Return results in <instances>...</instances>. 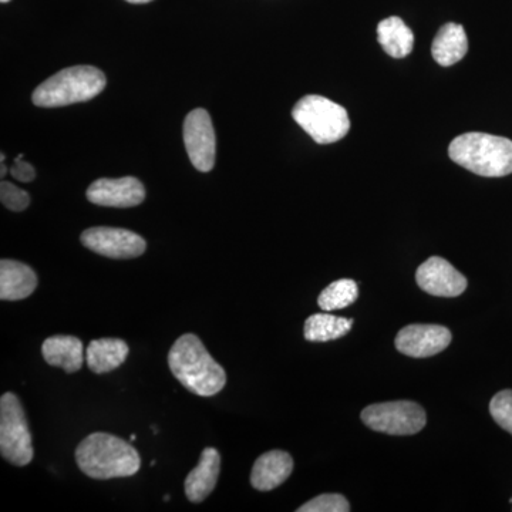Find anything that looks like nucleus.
I'll use <instances>...</instances> for the list:
<instances>
[{
  "mask_svg": "<svg viewBox=\"0 0 512 512\" xmlns=\"http://www.w3.org/2000/svg\"><path fill=\"white\" fill-rule=\"evenodd\" d=\"M168 366L188 392L201 397L215 396L227 384L224 367L215 362L198 336L185 333L168 353Z\"/></svg>",
  "mask_w": 512,
  "mask_h": 512,
  "instance_id": "1",
  "label": "nucleus"
},
{
  "mask_svg": "<svg viewBox=\"0 0 512 512\" xmlns=\"http://www.w3.org/2000/svg\"><path fill=\"white\" fill-rule=\"evenodd\" d=\"M77 466L94 480L131 477L141 467L136 448L109 433H93L76 448Z\"/></svg>",
  "mask_w": 512,
  "mask_h": 512,
  "instance_id": "2",
  "label": "nucleus"
},
{
  "mask_svg": "<svg viewBox=\"0 0 512 512\" xmlns=\"http://www.w3.org/2000/svg\"><path fill=\"white\" fill-rule=\"evenodd\" d=\"M448 156L480 177L498 178L512 174V141L485 133H467L451 141Z\"/></svg>",
  "mask_w": 512,
  "mask_h": 512,
  "instance_id": "3",
  "label": "nucleus"
},
{
  "mask_svg": "<svg viewBox=\"0 0 512 512\" xmlns=\"http://www.w3.org/2000/svg\"><path fill=\"white\" fill-rule=\"evenodd\" d=\"M106 84V76L96 67H69L40 84L33 92L32 101L45 109L70 106L99 96Z\"/></svg>",
  "mask_w": 512,
  "mask_h": 512,
  "instance_id": "4",
  "label": "nucleus"
},
{
  "mask_svg": "<svg viewBox=\"0 0 512 512\" xmlns=\"http://www.w3.org/2000/svg\"><path fill=\"white\" fill-rule=\"evenodd\" d=\"M292 117L318 144L336 143L350 130L345 107L318 94L299 100L293 107Z\"/></svg>",
  "mask_w": 512,
  "mask_h": 512,
  "instance_id": "5",
  "label": "nucleus"
},
{
  "mask_svg": "<svg viewBox=\"0 0 512 512\" xmlns=\"http://www.w3.org/2000/svg\"><path fill=\"white\" fill-rule=\"evenodd\" d=\"M0 453L18 467L28 466L35 456L28 419L15 393H5L0 399Z\"/></svg>",
  "mask_w": 512,
  "mask_h": 512,
  "instance_id": "6",
  "label": "nucleus"
},
{
  "mask_svg": "<svg viewBox=\"0 0 512 512\" xmlns=\"http://www.w3.org/2000/svg\"><path fill=\"white\" fill-rule=\"evenodd\" d=\"M360 417L369 429L390 436H413L420 433L427 423L423 407L409 400L372 404L363 410Z\"/></svg>",
  "mask_w": 512,
  "mask_h": 512,
  "instance_id": "7",
  "label": "nucleus"
},
{
  "mask_svg": "<svg viewBox=\"0 0 512 512\" xmlns=\"http://www.w3.org/2000/svg\"><path fill=\"white\" fill-rule=\"evenodd\" d=\"M184 143L191 163L201 173H208L215 165L214 126L207 110H192L184 121Z\"/></svg>",
  "mask_w": 512,
  "mask_h": 512,
  "instance_id": "8",
  "label": "nucleus"
},
{
  "mask_svg": "<svg viewBox=\"0 0 512 512\" xmlns=\"http://www.w3.org/2000/svg\"><path fill=\"white\" fill-rule=\"evenodd\" d=\"M82 244L90 251L113 259H131L143 255L147 244L136 232L123 228L97 227L86 229Z\"/></svg>",
  "mask_w": 512,
  "mask_h": 512,
  "instance_id": "9",
  "label": "nucleus"
},
{
  "mask_svg": "<svg viewBox=\"0 0 512 512\" xmlns=\"http://www.w3.org/2000/svg\"><path fill=\"white\" fill-rule=\"evenodd\" d=\"M416 281L424 292L440 298H457L467 289L466 276L440 256H431L417 268Z\"/></svg>",
  "mask_w": 512,
  "mask_h": 512,
  "instance_id": "10",
  "label": "nucleus"
},
{
  "mask_svg": "<svg viewBox=\"0 0 512 512\" xmlns=\"http://www.w3.org/2000/svg\"><path fill=\"white\" fill-rule=\"evenodd\" d=\"M453 335L440 325H409L400 330L394 345L400 353L416 359L439 355L450 346Z\"/></svg>",
  "mask_w": 512,
  "mask_h": 512,
  "instance_id": "11",
  "label": "nucleus"
},
{
  "mask_svg": "<svg viewBox=\"0 0 512 512\" xmlns=\"http://www.w3.org/2000/svg\"><path fill=\"white\" fill-rule=\"evenodd\" d=\"M86 197L100 207L131 208L137 207L144 201L146 190L141 181L134 177L116 178V180L101 178L90 185Z\"/></svg>",
  "mask_w": 512,
  "mask_h": 512,
  "instance_id": "12",
  "label": "nucleus"
},
{
  "mask_svg": "<svg viewBox=\"0 0 512 512\" xmlns=\"http://www.w3.org/2000/svg\"><path fill=\"white\" fill-rule=\"evenodd\" d=\"M221 471V456L217 448L202 451L200 463L185 478V495L191 503H202L214 491Z\"/></svg>",
  "mask_w": 512,
  "mask_h": 512,
  "instance_id": "13",
  "label": "nucleus"
},
{
  "mask_svg": "<svg viewBox=\"0 0 512 512\" xmlns=\"http://www.w3.org/2000/svg\"><path fill=\"white\" fill-rule=\"evenodd\" d=\"M293 471L291 454L272 450L262 454L252 467L251 484L258 491H272L284 484Z\"/></svg>",
  "mask_w": 512,
  "mask_h": 512,
  "instance_id": "14",
  "label": "nucleus"
},
{
  "mask_svg": "<svg viewBox=\"0 0 512 512\" xmlns=\"http://www.w3.org/2000/svg\"><path fill=\"white\" fill-rule=\"evenodd\" d=\"M37 275L30 266L12 259L0 262V299L22 301L37 288Z\"/></svg>",
  "mask_w": 512,
  "mask_h": 512,
  "instance_id": "15",
  "label": "nucleus"
},
{
  "mask_svg": "<svg viewBox=\"0 0 512 512\" xmlns=\"http://www.w3.org/2000/svg\"><path fill=\"white\" fill-rule=\"evenodd\" d=\"M42 355L50 366L60 367L66 373H76L84 363L83 342L74 336H52L43 342Z\"/></svg>",
  "mask_w": 512,
  "mask_h": 512,
  "instance_id": "16",
  "label": "nucleus"
},
{
  "mask_svg": "<svg viewBox=\"0 0 512 512\" xmlns=\"http://www.w3.org/2000/svg\"><path fill=\"white\" fill-rule=\"evenodd\" d=\"M468 52V39L466 30L457 23H446L441 26L433 45H431V55L440 66H453L464 59Z\"/></svg>",
  "mask_w": 512,
  "mask_h": 512,
  "instance_id": "17",
  "label": "nucleus"
},
{
  "mask_svg": "<svg viewBox=\"0 0 512 512\" xmlns=\"http://www.w3.org/2000/svg\"><path fill=\"white\" fill-rule=\"evenodd\" d=\"M128 345L124 340L104 338L92 340L86 349V362L89 369L97 375L113 372L126 362Z\"/></svg>",
  "mask_w": 512,
  "mask_h": 512,
  "instance_id": "18",
  "label": "nucleus"
},
{
  "mask_svg": "<svg viewBox=\"0 0 512 512\" xmlns=\"http://www.w3.org/2000/svg\"><path fill=\"white\" fill-rule=\"evenodd\" d=\"M377 40L387 55L403 59L412 53L414 35L412 29L397 16L382 20L377 26Z\"/></svg>",
  "mask_w": 512,
  "mask_h": 512,
  "instance_id": "19",
  "label": "nucleus"
},
{
  "mask_svg": "<svg viewBox=\"0 0 512 512\" xmlns=\"http://www.w3.org/2000/svg\"><path fill=\"white\" fill-rule=\"evenodd\" d=\"M353 319L338 318L330 313H316L305 322V339L309 342H329L348 335Z\"/></svg>",
  "mask_w": 512,
  "mask_h": 512,
  "instance_id": "20",
  "label": "nucleus"
},
{
  "mask_svg": "<svg viewBox=\"0 0 512 512\" xmlns=\"http://www.w3.org/2000/svg\"><path fill=\"white\" fill-rule=\"evenodd\" d=\"M359 296V286L353 279H339L319 295L318 305L322 311L333 312L348 308L356 302Z\"/></svg>",
  "mask_w": 512,
  "mask_h": 512,
  "instance_id": "21",
  "label": "nucleus"
},
{
  "mask_svg": "<svg viewBox=\"0 0 512 512\" xmlns=\"http://www.w3.org/2000/svg\"><path fill=\"white\" fill-rule=\"evenodd\" d=\"M490 413L495 423L512 436V390L495 394L490 403Z\"/></svg>",
  "mask_w": 512,
  "mask_h": 512,
  "instance_id": "22",
  "label": "nucleus"
},
{
  "mask_svg": "<svg viewBox=\"0 0 512 512\" xmlns=\"http://www.w3.org/2000/svg\"><path fill=\"white\" fill-rule=\"evenodd\" d=\"M298 512H348L349 501L342 494H322L299 507Z\"/></svg>",
  "mask_w": 512,
  "mask_h": 512,
  "instance_id": "23",
  "label": "nucleus"
},
{
  "mask_svg": "<svg viewBox=\"0 0 512 512\" xmlns=\"http://www.w3.org/2000/svg\"><path fill=\"white\" fill-rule=\"evenodd\" d=\"M0 200L10 211L22 212L29 207L30 195L22 188L16 187L9 181H2L0 184Z\"/></svg>",
  "mask_w": 512,
  "mask_h": 512,
  "instance_id": "24",
  "label": "nucleus"
},
{
  "mask_svg": "<svg viewBox=\"0 0 512 512\" xmlns=\"http://www.w3.org/2000/svg\"><path fill=\"white\" fill-rule=\"evenodd\" d=\"M22 158L23 154H20V156L16 158L15 163H13L12 168H10V174H12L15 180L20 181V183H30V181L35 180L36 171L32 164L26 163Z\"/></svg>",
  "mask_w": 512,
  "mask_h": 512,
  "instance_id": "25",
  "label": "nucleus"
},
{
  "mask_svg": "<svg viewBox=\"0 0 512 512\" xmlns=\"http://www.w3.org/2000/svg\"><path fill=\"white\" fill-rule=\"evenodd\" d=\"M126 2L134 3V5H141V3L151 2V0H126Z\"/></svg>",
  "mask_w": 512,
  "mask_h": 512,
  "instance_id": "26",
  "label": "nucleus"
},
{
  "mask_svg": "<svg viewBox=\"0 0 512 512\" xmlns=\"http://www.w3.org/2000/svg\"><path fill=\"white\" fill-rule=\"evenodd\" d=\"M6 173H8V168H6L5 161H2V174H0V177H5Z\"/></svg>",
  "mask_w": 512,
  "mask_h": 512,
  "instance_id": "27",
  "label": "nucleus"
},
{
  "mask_svg": "<svg viewBox=\"0 0 512 512\" xmlns=\"http://www.w3.org/2000/svg\"><path fill=\"white\" fill-rule=\"evenodd\" d=\"M164 501H170V495H165Z\"/></svg>",
  "mask_w": 512,
  "mask_h": 512,
  "instance_id": "28",
  "label": "nucleus"
},
{
  "mask_svg": "<svg viewBox=\"0 0 512 512\" xmlns=\"http://www.w3.org/2000/svg\"><path fill=\"white\" fill-rule=\"evenodd\" d=\"M136 439H137L136 434H133V436H131V441H134V440H136Z\"/></svg>",
  "mask_w": 512,
  "mask_h": 512,
  "instance_id": "29",
  "label": "nucleus"
},
{
  "mask_svg": "<svg viewBox=\"0 0 512 512\" xmlns=\"http://www.w3.org/2000/svg\"><path fill=\"white\" fill-rule=\"evenodd\" d=\"M0 2H2V3H8V2H10V0H0Z\"/></svg>",
  "mask_w": 512,
  "mask_h": 512,
  "instance_id": "30",
  "label": "nucleus"
},
{
  "mask_svg": "<svg viewBox=\"0 0 512 512\" xmlns=\"http://www.w3.org/2000/svg\"><path fill=\"white\" fill-rule=\"evenodd\" d=\"M510 503L512 504V498H511V500H510Z\"/></svg>",
  "mask_w": 512,
  "mask_h": 512,
  "instance_id": "31",
  "label": "nucleus"
}]
</instances>
